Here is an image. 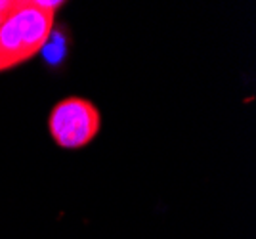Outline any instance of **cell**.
I'll use <instances>...</instances> for the list:
<instances>
[{"label":"cell","mask_w":256,"mask_h":239,"mask_svg":"<svg viewBox=\"0 0 256 239\" xmlns=\"http://www.w3.org/2000/svg\"><path fill=\"white\" fill-rule=\"evenodd\" d=\"M64 2L14 0L0 23V73L20 67L38 56L50 42L56 14Z\"/></svg>","instance_id":"cell-1"},{"label":"cell","mask_w":256,"mask_h":239,"mask_svg":"<svg viewBox=\"0 0 256 239\" xmlns=\"http://www.w3.org/2000/svg\"><path fill=\"white\" fill-rule=\"evenodd\" d=\"M102 128V113L96 104L80 96L60 100L48 115V132L62 150H82L96 140Z\"/></svg>","instance_id":"cell-2"},{"label":"cell","mask_w":256,"mask_h":239,"mask_svg":"<svg viewBox=\"0 0 256 239\" xmlns=\"http://www.w3.org/2000/svg\"><path fill=\"white\" fill-rule=\"evenodd\" d=\"M12 2H14V0H0V23H2V20L6 18V14L10 12Z\"/></svg>","instance_id":"cell-3"}]
</instances>
